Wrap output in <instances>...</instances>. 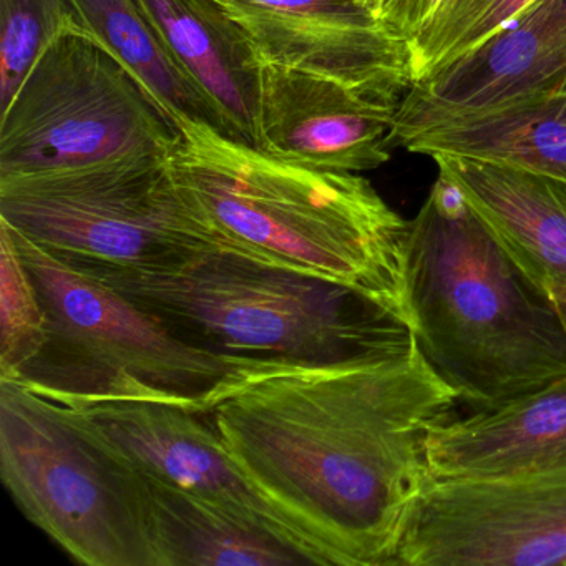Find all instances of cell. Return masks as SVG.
Wrapping results in <instances>:
<instances>
[{
    "label": "cell",
    "instance_id": "cell-1",
    "mask_svg": "<svg viewBox=\"0 0 566 566\" xmlns=\"http://www.w3.org/2000/svg\"><path fill=\"white\" fill-rule=\"evenodd\" d=\"M419 346L369 363H260L205 416L248 482L326 565L396 566L433 482L427 442L457 402Z\"/></svg>",
    "mask_w": 566,
    "mask_h": 566
},
{
    "label": "cell",
    "instance_id": "cell-2",
    "mask_svg": "<svg viewBox=\"0 0 566 566\" xmlns=\"http://www.w3.org/2000/svg\"><path fill=\"white\" fill-rule=\"evenodd\" d=\"M174 124L168 177L210 247L356 287L412 324L410 223L367 178L280 160L201 118Z\"/></svg>",
    "mask_w": 566,
    "mask_h": 566
},
{
    "label": "cell",
    "instance_id": "cell-3",
    "mask_svg": "<svg viewBox=\"0 0 566 566\" xmlns=\"http://www.w3.org/2000/svg\"><path fill=\"white\" fill-rule=\"evenodd\" d=\"M409 223L413 336L457 399L485 409L566 377L555 307L449 178Z\"/></svg>",
    "mask_w": 566,
    "mask_h": 566
},
{
    "label": "cell",
    "instance_id": "cell-4",
    "mask_svg": "<svg viewBox=\"0 0 566 566\" xmlns=\"http://www.w3.org/2000/svg\"><path fill=\"white\" fill-rule=\"evenodd\" d=\"M64 261L115 287L178 339L233 363H369L417 347L409 319L376 297L220 248L158 268Z\"/></svg>",
    "mask_w": 566,
    "mask_h": 566
},
{
    "label": "cell",
    "instance_id": "cell-5",
    "mask_svg": "<svg viewBox=\"0 0 566 566\" xmlns=\"http://www.w3.org/2000/svg\"><path fill=\"white\" fill-rule=\"evenodd\" d=\"M8 227L48 319L44 346L14 382L61 403L145 400L207 413L253 366L184 343L115 287Z\"/></svg>",
    "mask_w": 566,
    "mask_h": 566
},
{
    "label": "cell",
    "instance_id": "cell-6",
    "mask_svg": "<svg viewBox=\"0 0 566 566\" xmlns=\"http://www.w3.org/2000/svg\"><path fill=\"white\" fill-rule=\"evenodd\" d=\"M0 476L75 562L158 566L144 475L67 406L0 380Z\"/></svg>",
    "mask_w": 566,
    "mask_h": 566
},
{
    "label": "cell",
    "instance_id": "cell-7",
    "mask_svg": "<svg viewBox=\"0 0 566 566\" xmlns=\"http://www.w3.org/2000/svg\"><path fill=\"white\" fill-rule=\"evenodd\" d=\"M178 135L137 75L71 18L2 105L0 177L167 158Z\"/></svg>",
    "mask_w": 566,
    "mask_h": 566
},
{
    "label": "cell",
    "instance_id": "cell-8",
    "mask_svg": "<svg viewBox=\"0 0 566 566\" xmlns=\"http://www.w3.org/2000/svg\"><path fill=\"white\" fill-rule=\"evenodd\" d=\"M167 158L0 177V220L64 260L158 268L210 247L185 213Z\"/></svg>",
    "mask_w": 566,
    "mask_h": 566
},
{
    "label": "cell",
    "instance_id": "cell-9",
    "mask_svg": "<svg viewBox=\"0 0 566 566\" xmlns=\"http://www.w3.org/2000/svg\"><path fill=\"white\" fill-rule=\"evenodd\" d=\"M396 566H566V467L525 479L430 483Z\"/></svg>",
    "mask_w": 566,
    "mask_h": 566
},
{
    "label": "cell",
    "instance_id": "cell-10",
    "mask_svg": "<svg viewBox=\"0 0 566 566\" xmlns=\"http://www.w3.org/2000/svg\"><path fill=\"white\" fill-rule=\"evenodd\" d=\"M264 64L337 82L397 111L412 85L410 52L350 0H208Z\"/></svg>",
    "mask_w": 566,
    "mask_h": 566
},
{
    "label": "cell",
    "instance_id": "cell-11",
    "mask_svg": "<svg viewBox=\"0 0 566 566\" xmlns=\"http://www.w3.org/2000/svg\"><path fill=\"white\" fill-rule=\"evenodd\" d=\"M64 406L138 472L270 530L300 546L314 565H326L303 533L248 482L205 413L145 400H77Z\"/></svg>",
    "mask_w": 566,
    "mask_h": 566
},
{
    "label": "cell",
    "instance_id": "cell-12",
    "mask_svg": "<svg viewBox=\"0 0 566 566\" xmlns=\"http://www.w3.org/2000/svg\"><path fill=\"white\" fill-rule=\"evenodd\" d=\"M566 94V0H536L485 44L410 85L387 147L460 118Z\"/></svg>",
    "mask_w": 566,
    "mask_h": 566
},
{
    "label": "cell",
    "instance_id": "cell-13",
    "mask_svg": "<svg viewBox=\"0 0 566 566\" xmlns=\"http://www.w3.org/2000/svg\"><path fill=\"white\" fill-rule=\"evenodd\" d=\"M256 142L271 157L319 170L363 174L390 158L394 108L337 82L258 62Z\"/></svg>",
    "mask_w": 566,
    "mask_h": 566
},
{
    "label": "cell",
    "instance_id": "cell-14",
    "mask_svg": "<svg viewBox=\"0 0 566 566\" xmlns=\"http://www.w3.org/2000/svg\"><path fill=\"white\" fill-rule=\"evenodd\" d=\"M433 482L525 479L566 467V377L525 396L449 417L427 442Z\"/></svg>",
    "mask_w": 566,
    "mask_h": 566
},
{
    "label": "cell",
    "instance_id": "cell-15",
    "mask_svg": "<svg viewBox=\"0 0 566 566\" xmlns=\"http://www.w3.org/2000/svg\"><path fill=\"white\" fill-rule=\"evenodd\" d=\"M432 158L538 286L566 277V178L455 155Z\"/></svg>",
    "mask_w": 566,
    "mask_h": 566
},
{
    "label": "cell",
    "instance_id": "cell-16",
    "mask_svg": "<svg viewBox=\"0 0 566 566\" xmlns=\"http://www.w3.org/2000/svg\"><path fill=\"white\" fill-rule=\"evenodd\" d=\"M135 2L220 130L254 147L258 61L237 29L208 0Z\"/></svg>",
    "mask_w": 566,
    "mask_h": 566
},
{
    "label": "cell",
    "instance_id": "cell-17",
    "mask_svg": "<svg viewBox=\"0 0 566 566\" xmlns=\"http://www.w3.org/2000/svg\"><path fill=\"white\" fill-rule=\"evenodd\" d=\"M144 479L158 566L314 565L290 539L207 500Z\"/></svg>",
    "mask_w": 566,
    "mask_h": 566
},
{
    "label": "cell",
    "instance_id": "cell-18",
    "mask_svg": "<svg viewBox=\"0 0 566 566\" xmlns=\"http://www.w3.org/2000/svg\"><path fill=\"white\" fill-rule=\"evenodd\" d=\"M402 148L566 178V94L449 122L410 138Z\"/></svg>",
    "mask_w": 566,
    "mask_h": 566
},
{
    "label": "cell",
    "instance_id": "cell-19",
    "mask_svg": "<svg viewBox=\"0 0 566 566\" xmlns=\"http://www.w3.org/2000/svg\"><path fill=\"white\" fill-rule=\"evenodd\" d=\"M65 6L81 28L104 42L137 75L171 124L175 115H188L220 128L213 112L165 51L135 0H65Z\"/></svg>",
    "mask_w": 566,
    "mask_h": 566
},
{
    "label": "cell",
    "instance_id": "cell-20",
    "mask_svg": "<svg viewBox=\"0 0 566 566\" xmlns=\"http://www.w3.org/2000/svg\"><path fill=\"white\" fill-rule=\"evenodd\" d=\"M536 0H443L409 45L412 84L485 44Z\"/></svg>",
    "mask_w": 566,
    "mask_h": 566
},
{
    "label": "cell",
    "instance_id": "cell-21",
    "mask_svg": "<svg viewBox=\"0 0 566 566\" xmlns=\"http://www.w3.org/2000/svg\"><path fill=\"white\" fill-rule=\"evenodd\" d=\"M48 319L38 287L0 221V380H15L44 346Z\"/></svg>",
    "mask_w": 566,
    "mask_h": 566
},
{
    "label": "cell",
    "instance_id": "cell-22",
    "mask_svg": "<svg viewBox=\"0 0 566 566\" xmlns=\"http://www.w3.org/2000/svg\"><path fill=\"white\" fill-rule=\"evenodd\" d=\"M69 19L65 0H0V105L12 97L45 42Z\"/></svg>",
    "mask_w": 566,
    "mask_h": 566
},
{
    "label": "cell",
    "instance_id": "cell-23",
    "mask_svg": "<svg viewBox=\"0 0 566 566\" xmlns=\"http://www.w3.org/2000/svg\"><path fill=\"white\" fill-rule=\"evenodd\" d=\"M442 2L443 0H387L377 19L390 35L410 45L432 21Z\"/></svg>",
    "mask_w": 566,
    "mask_h": 566
},
{
    "label": "cell",
    "instance_id": "cell-24",
    "mask_svg": "<svg viewBox=\"0 0 566 566\" xmlns=\"http://www.w3.org/2000/svg\"><path fill=\"white\" fill-rule=\"evenodd\" d=\"M546 296H548L549 303L555 307L556 314H558L559 323H562L563 329L566 334V277H552V280H545L539 284Z\"/></svg>",
    "mask_w": 566,
    "mask_h": 566
},
{
    "label": "cell",
    "instance_id": "cell-25",
    "mask_svg": "<svg viewBox=\"0 0 566 566\" xmlns=\"http://www.w3.org/2000/svg\"><path fill=\"white\" fill-rule=\"evenodd\" d=\"M354 4L359 6V8L366 9L369 11L374 18H379L380 11H382L384 4H386L387 0H350ZM379 21V19H377Z\"/></svg>",
    "mask_w": 566,
    "mask_h": 566
}]
</instances>
